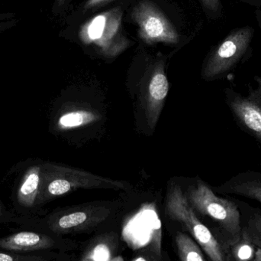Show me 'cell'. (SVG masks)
<instances>
[{
  "label": "cell",
  "instance_id": "6",
  "mask_svg": "<svg viewBox=\"0 0 261 261\" xmlns=\"http://www.w3.org/2000/svg\"><path fill=\"white\" fill-rule=\"evenodd\" d=\"M44 161L29 159L17 167L12 188V211L17 217L32 219L42 215L41 202Z\"/></svg>",
  "mask_w": 261,
  "mask_h": 261
},
{
  "label": "cell",
  "instance_id": "12",
  "mask_svg": "<svg viewBox=\"0 0 261 261\" xmlns=\"http://www.w3.org/2000/svg\"><path fill=\"white\" fill-rule=\"evenodd\" d=\"M241 213L242 230L257 248H261V208L236 199Z\"/></svg>",
  "mask_w": 261,
  "mask_h": 261
},
{
  "label": "cell",
  "instance_id": "11",
  "mask_svg": "<svg viewBox=\"0 0 261 261\" xmlns=\"http://www.w3.org/2000/svg\"><path fill=\"white\" fill-rule=\"evenodd\" d=\"M216 192L220 194L242 196L261 204V173L248 170L239 173L216 188Z\"/></svg>",
  "mask_w": 261,
  "mask_h": 261
},
{
  "label": "cell",
  "instance_id": "18",
  "mask_svg": "<svg viewBox=\"0 0 261 261\" xmlns=\"http://www.w3.org/2000/svg\"><path fill=\"white\" fill-rule=\"evenodd\" d=\"M16 22V20L13 18L12 15L0 14V32L9 29Z\"/></svg>",
  "mask_w": 261,
  "mask_h": 261
},
{
  "label": "cell",
  "instance_id": "20",
  "mask_svg": "<svg viewBox=\"0 0 261 261\" xmlns=\"http://www.w3.org/2000/svg\"><path fill=\"white\" fill-rule=\"evenodd\" d=\"M260 28H261V23L260 22ZM256 81L257 83V87L256 89H250L254 94L258 96L259 98H261V77H256L255 78Z\"/></svg>",
  "mask_w": 261,
  "mask_h": 261
},
{
  "label": "cell",
  "instance_id": "21",
  "mask_svg": "<svg viewBox=\"0 0 261 261\" xmlns=\"http://www.w3.org/2000/svg\"><path fill=\"white\" fill-rule=\"evenodd\" d=\"M254 261H261V248H256Z\"/></svg>",
  "mask_w": 261,
  "mask_h": 261
},
{
  "label": "cell",
  "instance_id": "15",
  "mask_svg": "<svg viewBox=\"0 0 261 261\" xmlns=\"http://www.w3.org/2000/svg\"><path fill=\"white\" fill-rule=\"evenodd\" d=\"M256 248L257 247L242 230L240 239L228 249L227 261L254 260Z\"/></svg>",
  "mask_w": 261,
  "mask_h": 261
},
{
  "label": "cell",
  "instance_id": "7",
  "mask_svg": "<svg viewBox=\"0 0 261 261\" xmlns=\"http://www.w3.org/2000/svg\"><path fill=\"white\" fill-rule=\"evenodd\" d=\"M132 18L138 26V35L147 44H175L179 35L162 12L149 1L138 3L132 12Z\"/></svg>",
  "mask_w": 261,
  "mask_h": 261
},
{
  "label": "cell",
  "instance_id": "10",
  "mask_svg": "<svg viewBox=\"0 0 261 261\" xmlns=\"http://www.w3.org/2000/svg\"><path fill=\"white\" fill-rule=\"evenodd\" d=\"M169 92V81L163 63L155 66L150 74L146 91V113L151 128L156 126Z\"/></svg>",
  "mask_w": 261,
  "mask_h": 261
},
{
  "label": "cell",
  "instance_id": "22",
  "mask_svg": "<svg viewBox=\"0 0 261 261\" xmlns=\"http://www.w3.org/2000/svg\"><path fill=\"white\" fill-rule=\"evenodd\" d=\"M67 1V0H55V6L57 9H59V8L62 7Z\"/></svg>",
  "mask_w": 261,
  "mask_h": 261
},
{
  "label": "cell",
  "instance_id": "8",
  "mask_svg": "<svg viewBox=\"0 0 261 261\" xmlns=\"http://www.w3.org/2000/svg\"><path fill=\"white\" fill-rule=\"evenodd\" d=\"M225 101L236 123L244 131L261 143V98L249 90L243 96L232 88L225 89Z\"/></svg>",
  "mask_w": 261,
  "mask_h": 261
},
{
  "label": "cell",
  "instance_id": "14",
  "mask_svg": "<svg viewBox=\"0 0 261 261\" xmlns=\"http://www.w3.org/2000/svg\"><path fill=\"white\" fill-rule=\"evenodd\" d=\"M176 244L181 260H205L200 247L187 234L178 233L176 237Z\"/></svg>",
  "mask_w": 261,
  "mask_h": 261
},
{
  "label": "cell",
  "instance_id": "9",
  "mask_svg": "<svg viewBox=\"0 0 261 261\" xmlns=\"http://www.w3.org/2000/svg\"><path fill=\"white\" fill-rule=\"evenodd\" d=\"M26 228L0 238V249L15 253H34L49 251L58 246L55 238L46 231Z\"/></svg>",
  "mask_w": 261,
  "mask_h": 261
},
{
  "label": "cell",
  "instance_id": "4",
  "mask_svg": "<svg viewBox=\"0 0 261 261\" xmlns=\"http://www.w3.org/2000/svg\"><path fill=\"white\" fill-rule=\"evenodd\" d=\"M165 210L170 219L187 228L210 260L227 261L226 251L210 228L201 222L182 188L176 184L169 188Z\"/></svg>",
  "mask_w": 261,
  "mask_h": 261
},
{
  "label": "cell",
  "instance_id": "1",
  "mask_svg": "<svg viewBox=\"0 0 261 261\" xmlns=\"http://www.w3.org/2000/svg\"><path fill=\"white\" fill-rule=\"evenodd\" d=\"M186 196L196 212L213 222L211 231L228 257L230 247L242 234L240 210L236 199L218 196L201 180L189 187Z\"/></svg>",
  "mask_w": 261,
  "mask_h": 261
},
{
  "label": "cell",
  "instance_id": "16",
  "mask_svg": "<svg viewBox=\"0 0 261 261\" xmlns=\"http://www.w3.org/2000/svg\"><path fill=\"white\" fill-rule=\"evenodd\" d=\"M204 10L212 19H219L222 15V2L221 0H200Z\"/></svg>",
  "mask_w": 261,
  "mask_h": 261
},
{
  "label": "cell",
  "instance_id": "5",
  "mask_svg": "<svg viewBox=\"0 0 261 261\" xmlns=\"http://www.w3.org/2000/svg\"><path fill=\"white\" fill-rule=\"evenodd\" d=\"M121 9H110L96 15L83 25L79 38L87 45H94L108 58L118 56L129 46L122 32Z\"/></svg>",
  "mask_w": 261,
  "mask_h": 261
},
{
  "label": "cell",
  "instance_id": "2",
  "mask_svg": "<svg viewBox=\"0 0 261 261\" xmlns=\"http://www.w3.org/2000/svg\"><path fill=\"white\" fill-rule=\"evenodd\" d=\"M78 188L126 190L130 188V186L123 181L113 180L84 170L44 161L41 193V202L43 206L56 198Z\"/></svg>",
  "mask_w": 261,
  "mask_h": 261
},
{
  "label": "cell",
  "instance_id": "3",
  "mask_svg": "<svg viewBox=\"0 0 261 261\" xmlns=\"http://www.w3.org/2000/svg\"><path fill=\"white\" fill-rule=\"evenodd\" d=\"M254 29L246 26L231 30L215 46L204 61L202 77L205 81L222 79L249 56Z\"/></svg>",
  "mask_w": 261,
  "mask_h": 261
},
{
  "label": "cell",
  "instance_id": "13",
  "mask_svg": "<svg viewBox=\"0 0 261 261\" xmlns=\"http://www.w3.org/2000/svg\"><path fill=\"white\" fill-rule=\"evenodd\" d=\"M99 119V115L90 110H77L63 113L56 121V128L68 130L88 125Z\"/></svg>",
  "mask_w": 261,
  "mask_h": 261
},
{
  "label": "cell",
  "instance_id": "17",
  "mask_svg": "<svg viewBox=\"0 0 261 261\" xmlns=\"http://www.w3.org/2000/svg\"><path fill=\"white\" fill-rule=\"evenodd\" d=\"M16 215L13 211H9L6 205L3 203L0 198V224L13 223L14 219L16 217Z\"/></svg>",
  "mask_w": 261,
  "mask_h": 261
},
{
  "label": "cell",
  "instance_id": "19",
  "mask_svg": "<svg viewBox=\"0 0 261 261\" xmlns=\"http://www.w3.org/2000/svg\"><path fill=\"white\" fill-rule=\"evenodd\" d=\"M110 1L112 0H87L85 6H84V9L88 10V9H93V8L97 7V6L105 4Z\"/></svg>",
  "mask_w": 261,
  "mask_h": 261
}]
</instances>
